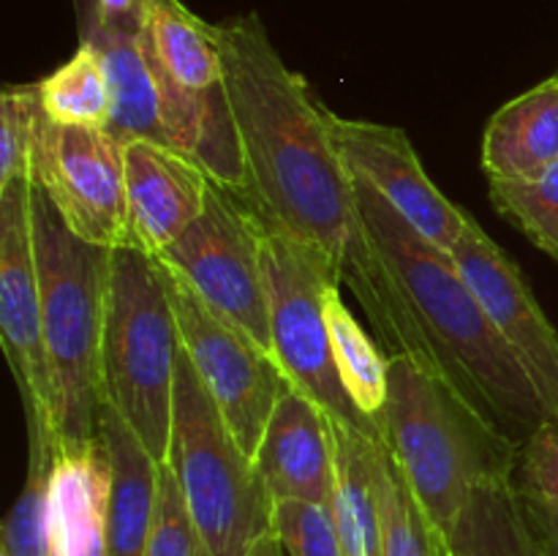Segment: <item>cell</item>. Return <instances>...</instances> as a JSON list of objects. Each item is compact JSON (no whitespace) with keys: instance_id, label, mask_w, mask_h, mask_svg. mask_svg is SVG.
<instances>
[{"instance_id":"obj_16","label":"cell","mask_w":558,"mask_h":556,"mask_svg":"<svg viewBox=\"0 0 558 556\" xmlns=\"http://www.w3.org/2000/svg\"><path fill=\"white\" fill-rule=\"evenodd\" d=\"M109 458L98 436L58 442L49 478V554L109 556Z\"/></svg>"},{"instance_id":"obj_29","label":"cell","mask_w":558,"mask_h":556,"mask_svg":"<svg viewBox=\"0 0 558 556\" xmlns=\"http://www.w3.org/2000/svg\"><path fill=\"white\" fill-rule=\"evenodd\" d=\"M523 505L558 516V418L545 420L521 447L510 478Z\"/></svg>"},{"instance_id":"obj_25","label":"cell","mask_w":558,"mask_h":556,"mask_svg":"<svg viewBox=\"0 0 558 556\" xmlns=\"http://www.w3.org/2000/svg\"><path fill=\"white\" fill-rule=\"evenodd\" d=\"M376 488L381 512V556H452L447 537L425 516L414 491L381 445L376 452Z\"/></svg>"},{"instance_id":"obj_8","label":"cell","mask_w":558,"mask_h":556,"mask_svg":"<svg viewBox=\"0 0 558 556\" xmlns=\"http://www.w3.org/2000/svg\"><path fill=\"white\" fill-rule=\"evenodd\" d=\"M156 259L183 276L207 305L272 354L265 218L243 191L210 180L202 216Z\"/></svg>"},{"instance_id":"obj_7","label":"cell","mask_w":558,"mask_h":556,"mask_svg":"<svg viewBox=\"0 0 558 556\" xmlns=\"http://www.w3.org/2000/svg\"><path fill=\"white\" fill-rule=\"evenodd\" d=\"M265 278L270 349L283 379L327 418L385 447L379 431L354 409L332 360L325 298L332 283H343L341 273L316 245L265 221Z\"/></svg>"},{"instance_id":"obj_23","label":"cell","mask_w":558,"mask_h":556,"mask_svg":"<svg viewBox=\"0 0 558 556\" xmlns=\"http://www.w3.org/2000/svg\"><path fill=\"white\" fill-rule=\"evenodd\" d=\"M325 316L330 327V349L338 379L352 398L354 409L374 425L385 439V407L390 358L379 352L374 338L365 333L357 316L341 298V283H332L325 298Z\"/></svg>"},{"instance_id":"obj_13","label":"cell","mask_w":558,"mask_h":556,"mask_svg":"<svg viewBox=\"0 0 558 556\" xmlns=\"http://www.w3.org/2000/svg\"><path fill=\"white\" fill-rule=\"evenodd\" d=\"M450 254L496 333L523 365L550 414L558 418V330L518 262L474 218Z\"/></svg>"},{"instance_id":"obj_24","label":"cell","mask_w":558,"mask_h":556,"mask_svg":"<svg viewBox=\"0 0 558 556\" xmlns=\"http://www.w3.org/2000/svg\"><path fill=\"white\" fill-rule=\"evenodd\" d=\"M41 107L52 123L80 129L112 125V87L101 58L90 44L80 41L76 52L49 76L38 80Z\"/></svg>"},{"instance_id":"obj_1","label":"cell","mask_w":558,"mask_h":556,"mask_svg":"<svg viewBox=\"0 0 558 556\" xmlns=\"http://www.w3.org/2000/svg\"><path fill=\"white\" fill-rule=\"evenodd\" d=\"M218 33L245 196L267 223L327 254L343 281L349 249L363 227L354 180L332 142V112L308 80L283 63L259 16H232Z\"/></svg>"},{"instance_id":"obj_12","label":"cell","mask_w":558,"mask_h":556,"mask_svg":"<svg viewBox=\"0 0 558 556\" xmlns=\"http://www.w3.org/2000/svg\"><path fill=\"white\" fill-rule=\"evenodd\" d=\"M332 142L357 183L381 196L428 243L450 254L466 232L469 216L428 178L407 131L398 125L330 114Z\"/></svg>"},{"instance_id":"obj_26","label":"cell","mask_w":558,"mask_h":556,"mask_svg":"<svg viewBox=\"0 0 558 556\" xmlns=\"http://www.w3.org/2000/svg\"><path fill=\"white\" fill-rule=\"evenodd\" d=\"M58 442L27 436V478L3 523L0 556L49 554V478Z\"/></svg>"},{"instance_id":"obj_6","label":"cell","mask_w":558,"mask_h":556,"mask_svg":"<svg viewBox=\"0 0 558 556\" xmlns=\"http://www.w3.org/2000/svg\"><path fill=\"white\" fill-rule=\"evenodd\" d=\"M167 467L213 556H245L270 532L272 499L180 347Z\"/></svg>"},{"instance_id":"obj_33","label":"cell","mask_w":558,"mask_h":556,"mask_svg":"<svg viewBox=\"0 0 558 556\" xmlns=\"http://www.w3.org/2000/svg\"><path fill=\"white\" fill-rule=\"evenodd\" d=\"M529 516H532L534 527H537V532L543 534L545 545H548V551L554 556H558V516L556 512H539V510H532V507H526Z\"/></svg>"},{"instance_id":"obj_5","label":"cell","mask_w":558,"mask_h":556,"mask_svg":"<svg viewBox=\"0 0 558 556\" xmlns=\"http://www.w3.org/2000/svg\"><path fill=\"white\" fill-rule=\"evenodd\" d=\"M180 330L156 256L114 249L101 338V398L158 463L172 439Z\"/></svg>"},{"instance_id":"obj_19","label":"cell","mask_w":558,"mask_h":556,"mask_svg":"<svg viewBox=\"0 0 558 556\" xmlns=\"http://www.w3.org/2000/svg\"><path fill=\"white\" fill-rule=\"evenodd\" d=\"M558 164V71L494 112L483 136L488 178H537Z\"/></svg>"},{"instance_id":"obj_20","label":"cell","mask_w":558,"mask_h":556,"mask_svg":"<svg viewBox=\"0 0 558 556\" xmlns=\"http://www.w3.org/2000/svg\"><path fill=\"white\" fill-rule=\"evenodd\" d=\"M76 3V25H80V41L90 44L101 58L104 71L112 87V131L118 140H158L161 134V96H158V82L150 69L142 36L131 33H114L98 25L87 0ZM167 145V142H163Z\"/></svg>"},{"instance_id":"obj_31","label":"cell","mask_w":558,"mask_h":556,"mask_svg":"<svg viewBox=\"0 0 558 556\" xmlns=\"http://www.w3.org/2000/svg\"><path fill=\"white\" fill-rule=\"evenodd\" d=\"M145 556H213L180 494L178 478L161 463V491H158L156 523Z\"/></svg>"},{"instance_id":"obj_27","label":"cell","mask_w":558,"mask_h":556,"mask_svg":"<svg viewBox=\"0 0 558 556\" xmlns=\"http://www.w3.org/2000/svg\"><path fill=\"white\" fill-rule=\"evenodd\" d=\"M488 185L496 213L558 262V164L537 178H488Z\"/></svg>"},{"instance_id":"obj_22","label":"cell","mask_w":558,"mask_h":556,"mask_svg":"<svg viewBox=\"0 0 558 556\" xmlns=\"http://www.w3.org/2000/svg\"><path fill=\"white\" fill-rule=\"evenodd\" d=\"M452 556H554L510 480L472 491L450 534Z\"/></svg>"},{"instance_id":"obj_34","label":"cell","mask_w":558,"mask_h":556,"mask_svg":"<svg viewBox=\"0 0 558 556\" xmlns=\"http://www.w3.org/2000/svg\"><path fill=\"white\" fill-rule=\"evenodd\" d=\"M245 556H289V554L281 545V540H278V534L270 529V532H265L254 545H251Z\"/></svg>"},{"instance_id":"obj_30","label":"cell","mask_w":558,"mask_h":556,"mask_svg":"<svg viewBox=\"0 0 558 556\" xmlns=\"http://www.w3.org/2000/svg\"><path fill=\"white\" fill-rule=\"evenodd\" d=\"M270 529L289 556H343L330 505L272 501Z\"/></svg>"},{"instance_id":"obj_15","label":"cell","mask_w":558,"mask_h":556,"mask_svg":"<svg viewBox=\"0 0 558 556\" xmlns=\"http://www.w3.org/2000/svg\"><path fill=\"white\" fill-rule=\"evenodd\" d=\"M254 463L272 501L330 505L336 485L330 418L287 385L272 407Z\"/></svg>"},{"instance_id":"obj_11","label":"cell","mask_w":558,"mask_h":556,"mask_svg":"<svg viewBox=\"0 0 558 556\" xmlns=\"http://www.w3.org/2000/svg\"><path fill=\"white\" fill-rule=\"evenodd\" d=\"M0 330L5 360L25 409L27 436L58 442L27 180L0 189Z\"/></svg>"},{"instance_id":"obj_9","label":"cell","mask_w":558,"mask_h":556,"mask_svg":"<svg viewBox=\"0 0 558 556\" xmlns=\"http://www.w3.org/2000/svg\"><path fill=\"white\" fill-rule=\"evenodd\" d=\"M161 270L178 319L180 347L194 363L202 385L216 401L234 439L254 458L272 407L289 382L283 379L272 354L265 352L248 333L207 305L183 276L167 265H161Z\"/></svg>"},{"instance_id":"obj_2","label":"cell","mask_w":558,"mask_h":556,"mask_svg":"<svg viewBox=\"0 0 558 556\" xmlns=\"http://www.w3.org/2000/svg\"><path fill=\"white\" fill-rule=\"evenodd\" d=\"M354 196L360 221L374 238L414 319L417 363L450 382L501 434L523 445L554 414L496 333L452 254L428 243L357 180Z\"/></svg>"},{"instance_id":"obj_10","label":"cell","mask_w":558,"mask_h":556,"mask_svg":"<svg viewBox=\"0 0 558 556\" xmlns=\"http://www.w3.org/2000/svg\"><path fill=\"white\" fill-rule=\"evenodd\" d=\"M31 183L80 240L101 249L129 245L125 145L109 129L58 125L44 114Z\"/></svg>"},{"instance_id":"obj_21","label":"cell","mask_w":558,"mask_h":556,"mask_svg":"<svg viewBox=\"0 0 558 556\" xmlns=\"http://www.w3.org/2000/svg\"><path fill=\"white\" fill-rule=\"evenodd\" d=\"M330 428L336 447V485L330 507L343 556H381V512L376 488L379 445L336 420H330Z\"/></svg>"},{"instance_id":"obj_4","label":"cell","mask_w":558,"mask_h":556,"mask_svg":"<svg viewBox=\"0 0 558 556\" xmlns=\"http://www.w3.org/2000/svg\"><path fill=\"white\" fill-rule=\"evenodd\" d=\"M31 218L52 376L54 439L85 442L98 436L104 407L101 338L114 249L76 238L33 183Z\"/></svg>"},{"instance_id":"obj_32","label":"cell","mask_w":558,"mask_h":556,"mask_svg":"<svg viewBox=\"0 0 558 556\" xmlns=\"http://www.w3.org/2000/svg\"><path fill=\"white\" fill-rule=\"evenodd\" d=\"M98 25L114 33H131L140 36L145 25L147 0H87Z\"/></svg>"},{"instance_id":"obj_28","label":"cell","mask_w":558,"mask_h":556,"mask_svg":"<svg viewBox=\"0 0 558 556\" xmlns=\"http://www.w3.org/2000/svg\"><path fill=\"white\" fill-rule=\"evenodd\" d=\"M44 123L38 82L5 85L0 93V189L27 180L31 183L33 147Z\"/></svg>"},{"instance_id":"obj_3","label":"cell","mask_w":558,"mask_h":556,"mask_svg":"<svg viewBox=\"0 0 558 556\" xmlns=\"http://www.w3.org/2000/svg\"><path fill=\"white\" fill-rule=\"evenodd\" d=\"M385 447L425 516L450 543L474 488L510 480L518 442L409 354H390Z\"/></svg>"},{"instance_id":"obj_14","label":"cell","mask_w":558,"mask_h":556,"mask_svg":"<svg viewBox=\"0 0 558 556\" xmlns=\"http://www.w3.org/2000/svg\"><path fill=\"white\" fill-rule=\"evenodd\" d=\"M123 145L129 249L161 256L202 216L210 178L199 164L158 140L140 136Z\"/></svg>"},{"instance_id":"obj_18","label":"cell","mask_w":558,"mask_h":556,"mask_svg":"<svg viewBox=\"0 0 558 556\" xmlns=\"http://www.w3.org/2000/svg\"><path fill=\"white\" fill-rule=\"evenodd\" d=\"M140 36L158 93H213L223 87L218 25L196 16L180 0H147Z\"/></svg>"},{"instance_id":"obj_17","label":"cell","mask_w":558,"mask_h":556,"mask_svg":"<svg viewBox=\"0 0 558 556\" xmlns=\"http://www.w3.org/2000/svg\"><path fill=\"white\" fill-rule=\"evenodd\" d=\"M98 436L109 458V556H145L161 491V463L114 409L101 407Z\"/></svg>"}]
</instances>
